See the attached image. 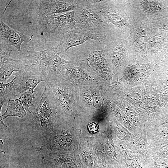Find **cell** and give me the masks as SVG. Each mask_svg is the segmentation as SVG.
<instances>
[{
	"label": "cell",
	"instance_id": "9c48e42d",
	"mask_svg": "<svg viewBox=\"0 0 168 168\" xmlns=\"http://www.w3.org/2000/svg\"><path fill=\"white\" fill-rule=\"evenodd\" d=\"M75 11L60 15L54 14L40 18L39 24L45 33L64 37L74 27Z\"/></svg>",
	"mask_w": 168,
	"mask_h": 168
},
{
	"label": "cell",
	"instance_id": "603a6c76",
	"mask_svg": "<svg viewBox=\"0 0 168 168\" xmlns=\"http://www.w3.org/2000/svg\"><path fill=\"white\" fill-rule=\"evenodd\" d=\"M10 168H47L44 162L34 159L8 160Z\"/></svg>",
	"mask_w": 168,
	"mask_h": 168
},
{
	"label": "cell",
	"instance_id": "7402d4cb",
	"mask_svg": "<svg viewBox=\"0 0 168 168\" xmlns=\"http://www.w3.org/2000/svg\"><path fill=\"white\" fill-rule=\"evenodd\" d=\"M19 98L26 111L30 113L35 111L41 99L37 93L34 94L30 91L20 93Z\"/></svg>",
	"mask_w": 168,
	"mask_h": 168
},
{
	"label": "cell",
	"instance_id": "cb8c5ba5",
	"mask_svg": "<svg viewBox=\"0 0 168 168\" xmlns=\"http://www.w3.org/2000/svg\"><path fill=\"white\" fill-rule=\"evenodd\" d=\"M158 158L168 160V143L152 146L148 152L146 158Z\"/></svg>",
	"mask_w": 168,
	"mask_h": 168
},
{
	"label": "cell",
	"instance_id": "ba28073f",
	"mask_svg": "<svg viewBox=\"0 0 168 168\" xmlns=\"http://www.w3.org/2000/svg\"><path fill=\"white\" fill-rule=\"evenodd\" d=\"M102 51L112 71L118 74L130 56V45L127 39H118L106 45Z\"/></svg>",
	"mask_w": 168,
	"mask_h": 168
},
{
	"label": "cell",
	"instance_id": "d4e9b609",
	"mask_svg": "<svg viewBox=\"0 0 168 168\" xmlns=\"http://www.w3.org/2000/svg\"><path fill=\"white\" fill-rule=\"evenodd\" d=\"M144 168H168V160L158 158H145Z\"/></svg>",
	"mask_w": 168,
	"mask_h": 168
},
{
	"label": "cell",
	"instance_id": "e0dca14e",
	"mask_svg": "<svg viewBox=\"0 0 168 168\" xmlns=\"http://www.w3.org/2000/svg\"><path fill=\"white\" fill-rule=\"evenodd\" d=\"M25 61L13 59L10 58L0 64V82L5 83L14 71L22 73L24 71L26 66Z\"/></svg>",
	"mask_w": 168,
	"mask_h": 168
},
{
	"label": "cell",
	"instance_id": "d6986e66",
	"mask_svg": "<svg viewBox=\"0 0 168 168\" xmlns=\"http://www.w3.org/2000/svg\"><path fill=\"white\" fill-rule=\"evenodd\" d=\"M8 83H0V107H2L4 103L10 98L17 95L19 86L16 76Z\"/></svg>",
	"mask_w": 168,
	"mask_h": 168
},
{
	"label": "cell",
	"instance_id": "8fae6325",
	"mask_svg": "<svg viewBox=\"0 0 168 168\" xmlns=\"http://www.w3.org/2000/svg\"><path fill=\"white\" fill-rule=\"evenodd\" d=\"M15 75L17 77L20 93L30 91L35 94L36 92L34 89L39 83L41 82L46 84L47 82L44 73L37 63L26 64L23 72L16 73Z\"/></svg>",
	"mask_w": 168,
	"mask_h": 168
},
{
	"label": "cell",
	"instance_id": "7c38bea8",
	"mask_svg": "<svg viewBox=\"0 0 168 168\" xmlns=\"http://www.w3.org/2000/svg\"><path fill=\"white\" fill-rule=\"evenodd\" d=\"M37 13L40 18L74 11L77 0H41L36 1Z\"/></svg>",
	"mask_w": 168,
	"mask_h": 168
},
{
	"label": "cell",
	"instance_id": "9a60e30c",
	"mask_svg": "<svg viewBox=\"0 0 168 168\" xmlns=\"http://www.w3.org/2000/svg\"><path fill=\"white\" fill-rule=\"evenodd\" d=\"M106 36L103 34L88 33L74 27L68 32L63 41V50L64 52L70 48L82 44L89 40L100 42L106 40Z\"/></svg>",
	"mask_w": 168,
	"mask_h": 168
},
{
	"label": "cell",
	"instance_id": "8992f818",
	"mask_svg": "<svg viewBox=\"0 0 168 168\" xmlns=\"http://www.w3.org/2000/svg\"><path fill=\"white\" fill-rule=\"evenodd\" d=\"M54 118V114L50 107L46 86L39 104L32 113L30 124L34 128L47 139L53 132Z\"/></svg>",
	"mask_w": 168,
	"mask_h": 168
},
{
	"label": "cell",
	"instance_id": "ac0fdd59",
	"mask_svg": "<svg viewBox=\"0 0 168 168\" xmlns=\"http://www.w3.org/2000/svg\"><path fill=\"white\" fill-rule=\"evenodd\" d=\"M103 98L106 103L110 107L113 113L124 126L133 135L139 138L142 132L141 128L135 126L127 116L114 104L110 102L104 97Z\"/></svg>",
	"mask_w": 168,
	"mask_h": 168
},
{
	"label": "cell",
	"instance_id": "4316f807",
	"mask_svg": "<svg viewBox=\"0 0 168 168\" xmlns=\"http://www.w3.org/2000/svg\"><path fill=\"white\" fill-rule=\"evenodd\" d=\"M0 168H10L7 160L5 157V152L1 151Z\"/></svg>",
	"mask_w": 168,
	"mask_h": 168
},
{
	"label": "cell",
	"instance_id": "f546056e",
	"mask_svg": "<svg viewBox=\"0 0 168 168\" xmlns=\"http://www.w3.org/2000/svg\"><path fill=\"white\" fill-rule=\"evenodd\" d=\"M136 168H144L143 166V163L140 164V165H139Z\"/></svg>",
	"mask_w": 168,
	"mask_h": 168
},
{
	"label": "cell",
	"instance_id": "5bb4252c",
	"mask_svg": "<svg viewBox=\"0 0 168 168\" xmlns=\"http://www.w3.org/2000/svg\"><path fill=\"white\" fill-rule=\"evenodd\" d=\"M0 44L12 46L16 49L21 55L22 53L21 46L23 42H28L31 40L33 35H25L7 25L0 18Z\"/></svg>",
	"mask_w": 168,
	"mask_h": 168
},
{
	"label": "cell",
	"instance_id": "83f0119b",
	"mask_svg": "<svg viewBox=\"0 0 168 168\" xmlns=\"http://www.w3.org/2000/svg\"><path fill=\"white\" fill-rule=\"evenodd\" d=\"M87 128L89 132L91 133H95L99 130V127L98 124L95 122H92L88 125Z\"/></svg>",
	"mask_w": 168,
	"mask_h": 168
},
{
	"label": "cell",
	"instance_id": "277c9868",
	"mask_svg": "<svg viewBox=\"0 0 168 168\" xmlns=\"http://www.w3.org/2000/svg\"><path fill=\"white\" fill-rule=\"evenodd\" d=\"M59 80L70 82L78 87L100 86L106 81L95 73L87 59H81L65 64L60 73Z\"/></svg>",
	"mask_w": 168,
	"mask_h": 168
},
{
	"label": "cell",
	"instance_id": "30bf717a",
	"mask_svg": "<svg viewBox=\"0 0 168 168\" xmlns=\"http://www.w3.org/2000/svg\"><path fill=\"white\" fill-rule=\"evenodd\" d=\"M77 91L80 109L99 113L104 112L106 105L98 86H78Z\"/></svg>",
	"mask_w": 168,
	"mask_h": 168
},
{
	"label": "cell",
	"instance_id": "3957f363",
	"mask_svg": "<svg viewBox=\"0 0 168 168\" xmlns=\"http://www.w3.org/2000/svg\"><path fill=\"white\" fill-rule=\"evenodd\" d=\"M63 43L62 41L54 47H49L45 50L39 51L30 46L27 51L28 55L23 57L25 59L37 62L46 77L47 86L58 81L64 65L71 62L61 58L59 55L60 52H58V48Z\"/></svg>",
	"mask_w": 168,
	"mask_h": 168
},
{
	"label": "cell",
	"instance_id": "2e32d148",
	"mask_svg": "<svg viewBox=\"0 0 168 168\" xmlns=\"http://www.w3.org/2000/svg\"><path fill=\"white\" fill-rule=\"evenodd\" d=\"M87 60L93 71L106 81L111 79L112 71L102 51L95 50L90 52Z\"/></svg>",
	"mask_w": 168,
	"mask_h": 168
},
{
	"label": "cell",
	"instance_id": "4fadbf2b",
	"mask_svg": "<svg viewBox=\"0 0 168 168\" xmlns=\"http://www.w3.org/2000/svg\"><path fill=\"white\" fill-rule=\"evenodd\" d=\"M147 33L145 25L142 23L127 39L130 45V56L138 60L147 59Z\"/></svg>",
	"mask_w": 168,
	"mask_h": 168
},
{
	"label": "cell",
	"instance_id": "f1b7e54d",
	"mask_svg": "<svg viewBox=\"0 0 168 168\" xmlns=\"http://www.w3.org/2000/svg\"><path fill=\"white\" fill-rule=\"evenodd\" d=\"M7 128L6 124H5L3 121V119L0 114V129L1 130H5Z\"/></svg>",
	"mask_w": 168,
	"mask_h": 168
},
{
	"label": "cell",
	"instance_id": "6da1fadb",
	"mask_svg": "<svg viewBox=\"0 0 168 168\" xmlns=\"http://www.w3.org/2000/svg\"><path fill=\"white\" fill-rule=\"evenodd\" d=\"M89 6L104 21L114 26L123 35L127 28L133 33L138 24L131 5L126 0H87Z\"/></svg>",
	"mask_w": 168,
	"mask_h": 168
},
{
	"label": "cell",
	"instance_id": "52a82bcc",
	"mask_svg": "<svg viewBox=\"0 0 168 168\" xmlns=\"http://www.w3.org/2000/svg\"><path fill=\"white\" fill-rule=\"evenodd\" d=\"M74 11V27L86 32L92 30L99 33L108 29L106 23L89 6L87 0H77Z\"/></svg>",
	"mask_w": 168,
	"mask_h": 168
},
{
	"label": "cell",
	"instance_id": "484cf974",
	"mask_svg": "<svg viewBox=\"0 0 168 168\" xmlns=\"http://www.w3.org/2000/svg\"><path fill=\"white\" fill-rule=\"evenodd\" d=\"M0 64L9 59L12 53V50L8 46L0 44Z\"/></svg>",
	"mask_w": 168,
	"mask_h": 168
},
{
	"label": "cell",
	"instance_id": "5b68a950",
	"mask_svg": "<svg viewBox=\"0 0 168 168\" xmlns=\"http://www.w3.org/2000/svg\"><path fill=\"white\" fill-rule=\"evenodd\" d=\"M137 23H143L147 31L160 23L165 12L162 1L160 0H128Z\"/></svg>",
	"mask_w": 168,
	"mask_h": 168
},
{
	"label": "cell",
	"instance_id": "7a4b0ae2",
	"mask_svg": "<svg viewBox=\"0 0 168 168\" xmlns=\"http://www.w3.org/2000/svg\"><path fill=\"white\" fill-rule=\"evenodd\" d=\"M48 86L49 102L55 118L66 120L81 109L77 87L70 82L60 80Z\"/></svg>",
	"mask_w": 168,
	"mask_h": 168
},
{
	"label": "cell",
	"instance_id": "ffe728a7",
	"mask_svg": "<svg viewBox=\"0 0 168 168\" xmlns=\"http://www.w3.org/2000/svg\"><path fill=\"white\" fill-rule=\"evenodd\" d=\"M7 102V109L1 116L3 119L10 116L22 118L26 115V111L20 98L13 100L10 99Z\"/></svg>",
	"mask_w": 168,
	"mask_h": 168
},
{
	"label": "cell",
	"instance_id": "44dd1931",
	"mask_svg": "<svg viewBox=\"0 0 168 168\" xmlns=\"http://www.w3.org/2000/svg\"><path fill=\"white\" fill-rule=\"evenodd\" d=\"M126 146L138 153L144 160L148 151L152 147L149 143L144 129L142 130L141 136L133 145L128 143Z\"/></svg>",
	"mask_w": 168,
	"mask_h": 168
}]
</instances>
